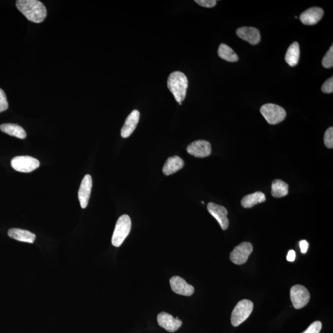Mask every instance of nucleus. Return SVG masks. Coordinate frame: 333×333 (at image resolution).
<instances>
[{
    "mask_svg": "<svg viewBox=\"0 0 333 333\" xmlns=\"http://www.w3.org/2000/svg\"><path fill=\"white\" fill-rule=\"evenodd\" d=\"M197 4L205 8L214 7L217 4V1L215 0H196Z\"/></svg>",
    "mask_w": 333,
    "mask_h": 333,
    "instance_id": "nucleus-29",
    "label": "nucleus"
},
{
    "mask_svg": "<svg viewBox=\"0 0 333 333\" xmlns=\"http://www.w3.org/2000/svg\"><path fill=\"white\" fill-rule=\"evenodd\" d=\"M92 188V178L90 175H86L83 178L78 192V200L81 208L85 209L87 207Z\"/></svg>",
    "mask_w": 333,
    "mask_h": 333,
    "instance_id": "nucleus-13",
    "label": "nucleus"
},
{
    "mask_svg": "<svg viewBox=\"0 0 333 333\" xmlns=\"http://www.w3.org/2000/svg\"><path fill=\"white\" fill-rule=\"evenodd\" d=\"M131 227V219L128 215L119 217L112 237V244L115 247H119L129 234Z\"/></svg>",
    "mask_w": 333,
    "mask_h": 333,
    "instance_id": "nucleus-3",
    "label": "nucleus"
},
{
    "mask_svg": "<svg viewBox=\"0 0 333 333\" xmlns=\"http://www.w3.org/2000/svg\"><path fill=\"white\" fill-rule=\"evenodd\" d=\"M187 152L196 158H206L211 155V145L206 140L195 141L187 147Z\"/></svg>",
    "mask_w": 333,
    "mask_h": 333,
    "instance_id": "nucleus-9",
    "label": "nucleus"
},
{
    "mask_svg": "<svg viewBox=\"0 0 333 333\" xmlns=\"http://www.w3.org/2000/svg\"><path fill=\"white\" fill-rule=\"evenodd\" d=\"M288 184L281 180H275L271 184V195L273 197L279 198L288 194Z\"/></svg>",
    "mask_w": 333,
    "mask_h": 333,
    "instance_id": "nucleus-23",
    "label": "nucleus"
},
{
    "mask_svg": "<svg viewBox=\"0 0 333 333\" xmlns=\"http://www.w3.org/2000/svg\"><path fill=\"white\" fill-rule=\"evenodd\" d=\"M287 260L288 262H294L296 259V253L294 250H290L288 252L287 256Z\"/></svg>",
    "mask_w": 333,
    "mask_h": 333,
    "instance_id": "nucleus-31",
    "label": "nucleus"
},
{
    "mask_svg": "<svg viewBox=\"0 0 333 333\" xmlns=\"http://www.w3.org/2000/svg\"><path fill=\"white\" fill-rule=\"evenodd\" d=\"M300 57V47L298 42L291 44L285 55V61L291 67L296 66Z\"/></svg>",
    "mask_w": 333,
    "mask_h": 333,
    "instance_id": "nucleus-19",
    "label": "nucleus"
},
{
    "mask_svg": "<svg viewBox=\"0 0 333 333\" xmlns=\"http://www.w3.org/2000/svg\"><path fill=\"white\" fill-rule=\"evenodd\" d=\"M253 246L251 243L243 242L241 243L230 254V260L233 264L242 265L245 264L249 258V256L253 253Z\"/></svg>",
    "mask_w": 333,
    "mask_h": 333,
    "instance_id": "nucleus-8",
    "label": "nucleus"
},
{
    "mask_svg": "<svg viewBox=\"0 0 333 333\" xmlns=\"http://www.w3.org/2000/svg\"><path fill=\"white\" fill-rule=\"evenodd\" d=\"M324 144L325 146L332 149L333 148V128L329 127L328 130L325 131L324 135Z\"/></svg>",
    "mask_w": 333,
    "mask_h": 333,
    "instance_id": "nucleus-25",
    "label": "nucleus"
},
{
    "mask_svg": "<svg viewBox=\"0 0 333 333\" xmlns=\"http://www.w3.org/2000/svg\"><path fill=\"white\" fill-rule=\"evenodd\" d=\"M260 113L264 116L268 124L276 125L286 118L287 113L281 106L268 103L260 108Z\"/></svg>",
    "mask_w": 333,
    "mask_h": 333,
    "instance_id": "nucleus-5",
    "label": "nucleus"
},
{
    "mask_svg": "<svg viewBox=\"0 0 333 333\" xmlns=\"http://www.w3.org/2000/svg\"><path fill=\"white\" fill-rule=\"evenodd\" d=\"M299 246H300L301 253L302 254H306L309 247V243H308L307 241H301L300 243H299Z\"/></svg>",
    "mask_w": 333,
    "mask_h": 333,
    "instance_id": "nucleus-30",
    "label": "nucleus"
},
{
    "mask_svg": "<svg viewBox=\"0 0 333 333\" xmlns=\"http://www.w3.org/2000/svg\"><path fill=\"white\" fill-rule=\"evenodd\" d=\"M8 109V103L7 96L4 90L0 88V113L7 110Z\"/></svg>",
    "mask_w": 333,
    "mask_h": 333,
    "instance_id": "nucleus-27",
    "label": "nucleus"
},
{
    "mask_svg": "<svg viewBox=\"0 0 333 333\" xmlns=\"http://www.w3.org/2000/svg\"><path fill=\"white\" fill-rule=\"evenodd\" d=\"M178 104L180 105H181V104H182V103H178Z\"/></svg>",
    "mask_w": 333,
    "mask_h": 333,
    "instance_id": "nucleus-32",
    "label": "nucleus"
},
{
    "mask_svg": "<svg viewBox=\"0 0 333 333\" xmlns=\"http://www.w3.org/2000/svg\"><path fill=\"white\" fill-rule=\"evenodd\" d=\"M8 236L19 242L33 243L36 239L34 233L26 229L11 228L8 230Z\"/></svg>",
    "mask_w": 333,
    "mask_h": 333,
    "instance_id": "nucleus-17",
    "label": "nucleus"
},
{
    "mask_svg": "<svg viewBox=\"0 0 333 333\" xmlns=\"http://www.w3.org/2000/svg\"><path fill=\"white\" fill-rule=\"evenodd\" d=\"M321 328H322V324L320 321H315L310 324L306 331L302 333H320Z\"/></svg>",
    "mask_w": 333,
    "mask_h": 333,
    "instance_id": "nucleus-26",
    "label": "nucleus"
},
{
    "mask_svg": "<svg viewBox=\"0 0 333 333\" xmlns=\"http://www.w3.org/2000/svg\"><path fill=\"white\" fill-rule=\"evenodd\" d=\"M266 201L264 193L257 192L253 194L245 196L242 200V205L245 208H253L256 204L262 203Z\"/></svg>",
    "mask_w": 333,
    "mask_h": 333,
    "instance_id": "nucleus-20",
    "label": "nucleus"
},
{
    "mask_svg": "<svg viewBox=\"0 0 333 333\" xmlns=\"http://www.w3.org/2000/svg\"><path fill=\"white\" fill-rule=\"evenodd\" d=\"M324 11L321 8L318 7L310 8L300 16V20L302 24L307 26H313L317 24L322 18Z\"/></svg>",
    "mask_w": 333,
    "mask_h": 333,
    "instance_id": "nucleus-15",
    "label": "nucleus"
},
{
    "mask_svg": "<svg viewBox=\"0 0 333 333\" xmlns=\"http://www.w3.org/2000/svg\"><path fill=\"white\" fill-rule=\"evenodd\" d=\"M236 35L253 45L258 44L261 39L259 30L253 27H240L236 30Z\"/></svg>",
    "mask_w": 333,
    "mask_h": 333,
    "instance_id": "nucleus-14",
    "label": "nucleus"
},
{
    "mask_svg": "<svg viewBox=\"0 0 333 333\" xmlns=\"http://www.w3.org/2000/svg\"><path fill=\"white\" fill-rule=\"evenodd\" d=\"M139 120L138 111L133 110L126 119L125 124L121 129V136L126 138L129 137L135 130Z\"/></svg>",
    "mask_w": 333,
    "mask_h": 333,
    "instance_id": "nucleus-16",
    "label": "nucleus"
},
{
    "mask_svg": "<svg viewBox=\"0 0 333 333\" xmlns=\"http://www.w3.org/2000/svg\"><path fill=\"white\" fill-rule=\"evenodd\" d=\"M0 130L10 136L20 139L26 138L27 134L24 128L17 124H5L0 125Z\"/></svg>",
    "mask_w": 333,
    "mask_h": 333,
    "instance_id": "nucleus-21",
    "label": "nucleus"
},
{
    "mask_svg": "<svg viewBox=\"0 0 333 333\" xmlns=\"http://www.w3.org/2000/svg\"><path fill=\"white\" fill-rule=\"evenodd\" d=\"M321 91L324 93H332L333 92V77L328 78L321 86Z\"/></svg>",
    "mask_w": 333,
    "mask_h": 333,
    "instance_id": "nucleus-28",
    "label": "nucleus"
},
{
    "mask_svg": "<svg viewBox=\"0 0 333 333\" xmlns=\"http://www.w3.org/2000/svg\"><path fill=\"white\" fill-rule=\"evenodd\" d=\"M218 55L221 59L228 62L234 63L239 61V57L236 53L226 44H220L218 50Z\"/></svg>",
    "mask_w": 333,
    "mask_h": 333,
    "instance_id": "nucleus-22",
    "label": "nucleus"
},
{
    "mask_svg": "<svg viewBox=\"0 0 333 333\" xmlns=\"http://www.w3.org/2000/svg\"><path fill=\"white\" fill-rule=\"evenodd\" d=\"M208 209L212 216L214 217L219 222L223 230H226L229 226L227 210L223 206L213 203H209L208 204Z\"/></svg>",
    "mask_w": 333,
    "mask_h": 333,
    "instance_id": "nucleus-11",
    "label": "nucleus"
},
{
    "mask_svg": "<svg viewBox=\"0 0 333 333\" xmlns=\"http://www.w3.org/2000/svg\"><path fill=\"white\" fill-rule=\"evenodd\" d=\"M16 7L28 20L41 23L47 16L46 7L38 0H18Z\"/></svg>",
    "mask_w": 333,
    "mask_h": 333,
    "instance_id": "nucleus-1",
    "label": "nucleus"
},
{
    "mask_svg": "<svg viewBox=\"0 0 333 333\" xmlns=\"http://www.w3.org/2000/svg\"><path fill=\"white\" fill-rule=\"evenodd\" d=\"M170 284L173 292L177 295L190 296L195 292L194 287L187 284L183 278L178 276L172 277L170 279Z\"/></svg>",
    "mask_w": 333,
    "mask_h": 333,
    "instance_id": "nucleus-12",
    "label": "nucleus"
},
{
    "mask_svg": "<svg viewBox=\"0 0 333 333\" xmlns=\"http://www.w3.org/2000/svg\"><path fill=\"white\" fill-rule=\"evenodd\" d=\"M322 65L324 68L329 69L333 66V46L330 47L322 60Z\"/></svg>",
    "mask_w": 333,
    "mask_h": 333,
    "instance_id": "nucleus-24",
    "label": "nucleus"
},
{
    "mask_svg": "<svg viewBox=\"0 0 333 333\" xmlns=\"http://www.w3.org/2000/svg\"><path fill=\"white\" fill-rule=\"evenodd\" d=\"M183 166L184 161L180 157H170L165 163L162 172L167 176L172 175L182 169Z\"/></svg>",
    "mask_w": 333,
    "mask_h": 333,
    "instance_id": "nucleus-18",
    "label": "nucleus"
},
{
    "mask_svg": "<svg viewBox=\"0 0 333 333\" xmlns=\"http://www.w3.org/2000/svg\"><path fill=\"white\" fill-rule=\"evenodd\" d=\"M187 86L188 80L183 72H173L168 78V88L178 103L182 102L185 99Z\"/></svg>",
    "mask_w": 333,
    "mask_h": 333,
    "instance_id": "nucleus-2",
    "label": "nucleus"
},
{
    "mask_svg": "<svg viewBox=\"0 0 333 333\" xmlns=\"http://www.w3.org/2000/svg\"><path fill=\"white\" fill-rule=\"evenodd\" d=\"M11 164L16 171L29 173L37 169L40 166V162L31 156H21L14 158Z\"/></svg>",
    "mask_w": 333,
    "mask_h": 333,
    "instance_id": "nucleus-6",
    "label": "nucleus"
},
{
    "mask_svg": "<svg viewBox=\"0 0 333 333\" xmlns=\"http://www.w3.org/2000/svg\"><path fill=\"white\" fill-rule=\"evenodd\" d=\"M254 304L253 302L243 299L236 305L232 312L231 323L232 325L237 327L243 323L250 317L253 312Z\"/></svg>",
    "mask_w": 333,
    "mask_h": 333,
    "instance_id": "nucleus-4",
    "label": "nucleus"
},
{
    "mask_svg": "<svg viewBox=\"0 0 333 333\" xmlns=\"http://www.w3.org/2000/svg\"><path fill=\"white\" fill-rule=\"evenodd\" d=\"M201 203H202L203 204H204V201H202V202H201Z\"/></svg>",
    "mask_w": 333,
    "mask_h": 333,
    "instance_id": "nucleus-33",
    "label": "nucleus"
},
{
    "mask_svg": "<svg viewBox=\"0 0 333 333\" xmlns=\"http://www.w3.org/2000/svg\"><path fill=\"white\" fill-rule=\"evenodd\" d=\"M159 325L170 332H174L182 325V321L178 317L174 318L166 312L159 313L157 317Z\"/></svg>",
    "mask_w": 333,
    "mask_h": 333,
    "instance_id": "nucleus-10",
    "label": "nucleus"
},
{
    "mask_svg": "<svg viewBox=\"0 0 333 333\" xmlns=\"http://www.w3.org/2000/svg\"><path fill=\"white\" fill-rule=\"evenodd\" d=\"M291 300L296 309H301L306 306L310 301L309 291L302 285L297 284L291 288Z\"/></svg>",
    "mask_w": 333,
    "mask_h": 333,
    "instance_id": "nucleus-7",
    "label": "nucleus"
}]
</instances>
